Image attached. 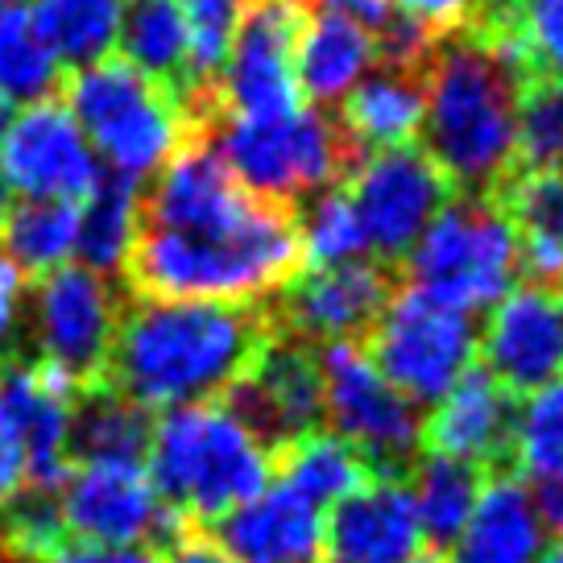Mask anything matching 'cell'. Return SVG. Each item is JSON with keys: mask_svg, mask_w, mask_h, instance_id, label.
Returning a JSON list of instances; mask_svg holds the SVG:
<instances>
[{"mask_svg": "<svg viewBox=\"0 0 563 563\" xmlns=\"http://www.w3.org/2000/svg\"><path fill=\"white\" fill-rule=\"evenodd\" d=\"M104 178L84 129L63 100H42L13 112L0 137V187L18 199L79 203Z\"/></svg>", "mask_w": 563, "mask_h": 563, "instance_id": "9a60e30c", "label": "cell"}, {"mask_svg": "<svg viewBox=\"0 0 563 563\" xmlns=\"http://www.w3.org/2000/svg\"><path fill=\"white\" fill-rule=\"evenodd\" d=\"M58 88L63 67L37 34L30 4H0V100L30 108L54 100Z\"/></svg>", "mask_w": 563, "mask_h": 563, "instance_id": "1f68e13d", "label": "cell"}, {"mask_svg": "<svg viewBox=\"0 0 563 563\" xmlns=\"http://www.w3.org/2000/svg\"><path fill=\"white\" fill-rule=\"evenodd\" d=\"M121 58L145 79L183 96L187 84V21L183 0H129L117 34Z\"/></svg>", "mask_w": 563, "mask_h": 563, "instance_id": "83f0119b", "label": "cell"}, {"mask_svg": "<svg viewBox=\"0 0 563 563\" xmlns=\"http://www.w3.org/2000/svg\"><path fill=\"white\" fill-rule=\"evenodd\" d=\"M0 563H13V560H9V555H4V551H0Z\"/></svg>", "mask_w": 563, "mask_h": 563, "instance_id": "681fc988", "label": "cell"}, {"mask_svg": "<svg viewBox=\"0 0 563 563\" xmlns=\"http://www.w3.org/2000/svg\"><path fill=\"white\" fill-rule=\"evenodd\" d=\"M9 121H13V104H4V100H0V137H4Z\"/></svg>", "mask_w": 563, "mask_h": 563, "instance_id": "bcb514c9", "label": "cell"}, {"mask_svg": "<svg viewBox=\"0 0 563 563\" xmlns=\"http://www.w3.org/2000/svg\"><path fill=\"white\" fill-rule=\"evenodd\" d=\"M203 137L253 199L290 211L299 208L302 195L344 183V175L361 158L344 137V129L323 108L311 104L257 121L216 117L203 129Z\"/></svg>", "mask_w": 563, "mask_h": 563, "instance_id": "8992f818", "label": "cell"}, {"mask_svg": "<svg viewBox=\"0 0 563 563\" xmlns=\"http://www.w3.org/2000/svg\"><path fill=\"white\" fill-rule=\"evenodd\" d=\"M124 0H34L30 18L63 70H84L112 58Z\"/></svg>", "mask_w": 563, "mask_h": 563, "instance_id": "f1b7e54d", "label": "cell"}, {"mask_svg": "<svg viewBox=\"0 0 563 563\" xmlns=\"http://www.w3.org/2000/svg\"><path fill=\"white\" fill-rule=\"evenodd\" d=\"M42 563H162V551H154V547H104L67 539Z\"/></svg>", "mask_w": 563, "mask_h": 563, "instance_id": "60d3db41", "label": "cell"}, {"mask_svg": "<svg viewBox=\"0 0 563 563\" xmlns=\"http://www.w3.org/2000/svg\"><path fill=\"white\" fill-rule=\"evenodd\" d=\"M510 473L527 485L563 476V377L527 394L514 410Z\"/></svg>", "mask_w": 563, "mask_h": 563, "instance_id": "e575fe53", "label": "cell"}, {"mask_svg": "<svg viewBox=\"0 0 563 563\" xmlns=\"http://www.w3.org/2000/svg\"><path fill=\"white\" fill-rule=\"evenodd\" d=\"M344 191L365 232L369 262H382L389 269L406 262V253L427 232V224L456 199V187L427 158L422 145L361 154L344 175Z\"/></svg>", "mask_w": 563, "mask_h": 563, "instance_id": "8fae6325", "label": "cell"}, {"mask_svg": "<svg viewBox=\"0 0 563 563\" xmlns=\"http://www.w3.org/2000/svg\"><path fill=\"white\" fill-rule=\"evenodd\" d=\"M485 373L514 398L534 394L563 377V286L527 282L489 307V323L476 335Z\"/></svg>", "mask_w": 563, "mask_h": 563, "instance_id": "e0dca14e", "label": "cell"}, {"mask_svg": "<svg viewBox=\"0 0 563 563\" xmlns=\"http://www.w3.org/2000/svg\"><path fill=\"white\" fill-rule=\"evenodd\" d=\"M398 274L382 262H344L328 269H299L274 295L269 323L286 340L307 349L323 344H365L377 316L386 311L389 295L398 290Z\"/></svg>", "mask_w": 563, "mask_h": 563, "instance_id": "5bb4252c", "label": "cell"}, {"mask_svg": "<svg viewBox=\"0 0 563 563\" xmlns=\"http://www.w3.org/2000/svg\"><path fill=\"white\" fill-rule=\"evenodd\" d=\"M493 199L518 232L522 274L563 286V175H514Z\"/></svg>", "mask_w": 563, "mask_h": 563, "instance_id": "484cf974", "label": "cell"}, {"mask_svg": "<svg viewBox=\"0 0 563 563\" xmlns=\"http://www.w3.org/2000/svg\"><path fill=\"white\" fill-rule=\"evenodd\" d=\"M427 117V75L422 70L373 67L340 100V129L356 154L406 150L422 137Z\"/></svg>", "mask_w": 563, "mask_h": 563, "instance_id": "7402d4cb", "label": "cell"}, {"mask_svg": "<svg viewBox=\"0 0 563 563\" xmlns=\"http://www.w3.org/2000/svg\"><path fill=\"white\" fill-rule=\"evenodd\" d=\"M307 0H249L216 84V117L257 121L295 112L302 104L295 51L307 25Z\"/></svg>", "mask_w": 563, "mask_h": 563, "instance_id": "4fadbf2b", "label": "cell"}, {"mask_svg": "<svg viewBox=\"0 0 563 563\" xmlns=\"http://www.w3.org/2000/svg\"><path fill=\"white\" fill-rule=\"evenodd\" d=\"M365 352L406 402L435 406L473 369L476 323L468 311L419 286H398L365 335Z\"/></svg>", "mask_w": 563, "mask_h": 563, "instance_id": "ba28073f", "label": "cell"}, {"mask_svg": "<svg viewBox=\"0 0 563 563\" xmlns=\"http://www.w3.org/2000/svg\"><path fill=\"white\" fill-rule=\"evenodd\" d=\"M406 476H410L406 489L415 497L422 543L452 547L460 539V530L468 527V518H473L476 501H481L493 473H485L481 464H468V460L422 448Z\"/></svg>", "mask_w": 563, "mask_h": 563, "instance_id": "4316f807", "label": "cell"}, {"mask_svg": "<svg viewBox=\"0 0 563 563\" xmlns=\"http://www.w3.org/2000/svg\"><path fill=\"white\" fill-rule=\"evenodd\" d=\"M145 224V195L141 183L104 175L79 199V232H75V265L100 278H121Z\"/></svg>", "mask_w": 563, "mask_h": 563, "instance_id": "cb8c5ba5", "label": "cell"}, {"mask_svg": "<svg viewBox=\"0 0 563 563\" xmlns=\"http://www.w3.org/2000/svg\"><path fill=\"white\" fill-rule=\"evenodd\" d=\"M539 563H563V539H555V543H547V551L539 555Z\"/></svg>", "mask_w": 563, "mask_h": 563, "instance_id": "f6af8a7d", "label": "cell"}, {"mask_svg": "<svg viewBox=\"0 0 563 563\" xmlns=\"http://www.w3.org/2000/svg\"><path fill=\"white\" fill-rule=\"evenodd\" d=\"M25 323V278L18 274V265L0 253V361L13 352Z\"/></svg>", "mask_w": 563, "mask_h": 563, "instance_id": "ab89813d", "label": "cell"}, {"mask_svg": "<svg viewBox=\"0 0 563 563\" xmlns=\"http://www.w3.org/2000/svg\"><path fill=\"white\" fill-rule=\"evenodd\" d=\"M534 75L563 79V0H527L514 18Z\"/></svg>", "mask_w": 563, "mask_h": 563, "instance_id": "8d00e7d4", "label": "cell"}, {"mask_svg": "<svg viewBox=\"0 0 563 563\" xmlns=\"http://www.w3.org/2000/svg\"><path fill=\"white\" fill-rule=\"evenodd\" d=\"M162 501L191 527H211L274 481V456L224 402L162 410L145 452Z\"/></svg>", "mask_w": 563, "mask_h": 563, "instance_id": "277c9868", "label": "cell"}, {"mask_svg": "<svg viewBox=\"0 0 563 563\" xmlns=\"http://www.w3.org/2000/svg\"><path fill=\"white\" fill-rule=\"evenodd\" d=\"M30 489V468H25V448L13 419L0 406V510L13 506L21 493Z\"/></svg>", "mask_w": 563, "mask_h": 563, "instance_id": "74e56055", "label": "cell"}, {"mask_svg": "<svg viewBox=\"0 0 563 563\" xmlns=\"http://www.w3.org/2000/svg\"><path fill=\"white\" fill-rule=\"evenodd\" d=\"M162 563H232V560L211 543V534L191 530V534H183V539L162 555Z\"/></svg>", "mask_w": 563, "mask_h": 563, "instance_id": "7bdbcfd3", "label": "cell"}, {"mask_svg": "<svg viewBox=\"0 0 563 563\" xmlns=\"http://www.w3.org/2000/svg\"><path fill=\"white\" fill-rule=\"evenodd\" d=\"M307 4H311V0H307Z\"/></svg>", "mask_w": 563, "mask_h": 563, "instance_id": "816d5d0a", "label": "cell"}, {"mask_svg": "<svg viewBox=\"0 0 563 563\" xmlns=\"http://www.w3.org/2000/svg\"><path fill=\"white\" fill-rule=\"evenodd\" d=\"M295 229H299L302 269H328V265L361 262L369 257L365 232L356 220L344 183L316 191L302 208H295Z\"/></svg>", "mask_w": 563, "mask_h": 563, "instance_id": "836d02e7", "label": "cell"}, {"mask_svg": "<svg viewBox=\"0 0 563 563\" xmlns=\"http://www.w3.org/2000/svg\"><path fill=\"white\" fill-rule=\"evenodd\" d=\"M0 4H21V0H0Z\"/></svg>", "mask_w": 563, "mask_h": 563, "instance_id": "f907efd6", "label": "cell"}, {"mask_svg": "<svg viewBox=\"0 0 563 563\" xmlns=\"http://www.w3.org/2000/svg\"><path fill=\"white\" fill-rule=\"evenodd\" d=\"M514 175H563V79L530 75L518 91Z\"/></svg>", "mask_w": 563, "mask_h": 563, "instance_id": "d6a6232c", "label": "cell"}, {"mask_svg": "<svg viewBox=\"0 0 563 563\" xmlns=\"http://www.w3.org/2000/svg\"><path fill=\"white\" fill-rule=\"evenodd\" d=\"M75 232H79V203L63 199H18L4 208L0 245L4 257L18 265V274H54L75 262Z\"/></svg>", "mask_w": 563, "mask_h": 563, "instance_id": "f546056e", "label": "cell"}, {"mask_svg": "<svg viewBox=\"0 0 563 563\" xmlns=\"http://www.w3.org/2000/svg\"><path fill=\"white\" fill-rule=\"evenodd\" d=\"M422 551L406 481L373 476L323 518V563H406Z\"/></svg>", "mask_w": 563, "mask_h": 563, "instance_id": "ac0fdd59", "label": "cell"}, {"mask_svg": "<svg viewBox=\"0 0 563 563\" xmlns=\"http://www.w3.org/2000/svg\"><path fill=\"white\" fill-rule=\"evenodd\" d=\"M547 534L527 481L514 473H493L468 527L460 530L448 563H539L547 551Z\"/></svg>", "mask_w": 563, "mask_h": 563, "instance_id": "603a6c76", "label": "cell"}, {"mask_svg": "<svg viewBox=\"0 0 563 563\" xmlns=\"http://www.w3.org/2000/svg\"><path fill=\"white\" fill-rule=\"evenodd\" d=\"M522 4H527V0H476L473 21H514Z\"/></svg>", "mask_w": 563, "mask_h": 563, "instance_id": "ee69618b", "label": "cell"}, {"mask_svg": "<svg viewBox=\"0 0 563 563\" xmlns=\"http://www.w3.org/2000/svg\"><path fill=\"white\" fill-rule=\"evenodd\" d=\"M67 112L84 129L104 175L154 178L199 133L170 88L145 79L124 58H100L67 79Z\"/></svg>", "mask_w": 563, "mask_h": 563, "instance_id": "5b68a950", "label": "cell"}, {"mask_svg": "<svg viewBox=\"0 0 563 563\" xmlns=\"http://www.w3.org/2000/svg\"><path fill=\"white\" fill-rule=\"evenodd\" d=\"M54 497L67 539L79 543L154 547L166 555L191 534V522L162 501L145 464H70Z\"/></svg>", "mask_w": 563, "mask_h": 563, "instance_id": "7c38bea8", "label": "cell"}, {"mask_svg": "<svg viewBox=\"0 0 563 563\" xmlns=\"http://www.w3.org/2000/svg\"><path fill=\"white\" fill-rule=\"evenodd\" d=\"M211 543L232 563H319L323 510L286 485H269L253 501L211 522Z\"/></svg>", "mask_w": 563, "mask_h": 563, "instance_id": "ffe728a7", "label": "cell"}, {"mask_svg": "<svg viewBox=\"0 0 563 563\" xmlns=\"http://www.w3.org/2000/svg\"><path fill=\"white\" fill-rule=\"evenodd\" d=\"M121 311L124 299L117 282L70 262L34 282V295H25L21 328L30 332L37 365L63 373L67 382L88 389L104 382Z\"/></svg>", "mask_w": 563, "mask_h": 563, "instance_id": "30bf717a", "label": "cell"}, {"mask_svg": "<svg viewBox=\"0 0 563 563\" xmlns=\"http://www.w3.org/2000/svg\"><path fill=\"white\" fill-rule=\"evenodd\" d=\"M4 208H9V203H4V187H0V220H4Z\"/></svg>", "mask_w": 563, "mask_h": 563, "instance_id": "c3c4849f", "label": "cell"}, {"mask_svg": "<svg viewBox=\"0 0 563 563\" xmlns=\"http://www.w3.org/2000/svg\"><path fill=\"white\" fill-rule=\"evenodd\" d=\"M274 340L265 307L199 299H133L108 352L104 386L141 410L220 402Z\"/></svg>", "mask_w": 563, "mask_h": 563, "instance_id": "6da1fadb", "label": "cell"}, {"mask_svg": "<svg viewBox=\"0 0 563 563\" xmlns=\"http://www.w3.org/2000/svg\"><path fill=\"white\" fill-rule=\"evenodd\" d=\"M67 543V527L58 514V497L46 489H25L0 510V551L13 563H42Z\"/></svg>", "mask_w": 563, "mask_h": 563, "instance_id": "d590c367", "label": "cell"}, {"mask_svg": "<svg viewBox=\"0 0 563 563\" xmlns=\"http://www.w3.org/2000/svg\"><path fill=\"white\" fill-rule=\"evenodd\" d=\"M323 377V422L365 460L369 476L406 481L422 452V415L377 373L365 344L316 349Z\"/></svg>", "mask_w": 563, "mask_h": 563, "instance_id": "9c48e42d", "label": "cell"}, {"mask_svg": "<svg viewBox=\"0 0 563 563\" xmlns=\"http://www.w3.org/2000/svg\"><path fill=\"white\" fill-rule=\"evenodd\" d=\"M527 489H530V501H534V514H539L543 530L555 534V539H563V476H555V481H534Z\"/></svg>", "mask_w": 563, "mask_h": 563, "instance_id": "b9f144b4", "label": "cell"}, {"mask_svg": "<svg viewBox=\"0 0 563 563\" xmlns=\"http://www.w3.org/2000/svg\"><path fill=\"white\" fill-rule=\"evenodd\" d=\"M373 67H377L373 34L344 4L319 0L307 9V25L295 51V79L299 96H307L311 108H335Z\"/></svg>", "mask_w": 563, "mask_h": 563, "instance_id": "44dd1931", "label": "cell"}, {"mask_svg": "<svg viewBox=\"0 0 563 563\" xmlns=\"http://www.w3.org/2000/svg\"><path fill=\"white\" fill-rule=\"evenodd\" d=\"M154 435L150 410L112 386L79 389L70 406V464H145Z\"/></svg>", "mask_w": 563, "mask_h": 563, "instance_id": "d4e9b609", "label": "cell"}, {"mask_svg": "<svg viewBox=\"0 0 563 563\" xmlns=\"http://www.w3.org/2000/svg\"><path fill=\"white\" fill-rule=\"evenodd\" d=\"M406 563H448V555H415V560H406Z\"/></svg>", "mask_w": 563, "mask_h": 563, "instance_id": "7dc6e473", "label": "cell"}, {"mask_svg": "<svg viewBox=\"0 0 563 563\" xmlns=\"http://www.w3.org/2000/svg\"><path fill=\"white\" fill-rule=\"evenodd\" d=\"M406 18L422 21L431 34H456L476 18V0H389Z\"/></svg>", "mask_w": 563, "mask_h": 563, "instance_id": "f35d334b", "label": "cell"}, {"mask_svg": "<svg viewBox=\"0 0 563 563\" xmlns=\"http://www.w3.org/2000/svg\"><path fill=\"white\" fill-rule=\"evenodd\" d=\"M427 158L456 195H497L514 178L518 91L527 75L476 25L443 34L427 63Z\"/></svg>", "mask_w": 563, "mask_h": 563, "instance_id": "3957f363", "label": "cell"}, {"mask_svg": "<svg viewBox=\"0 0 563 563\" xmlns=\"http://www.w3.org/2000/svg\"><path fill=\"white\" fill-rule=\"evenodd\" d=\"M274 473L282 476L278 485L299 493L302 501H311L316 510H332L349 493H356L365 481H373L365 460L352 452L344 440H335L332 431H316L307 440L290 443L286 452L274 456Z\"/></svg>", "mask_w": 563, "mask_h": 563, "instance_id": "4dcf8cb0", "label": "cell"}, {"mask_svg": "<svg viewBox=\"0 0 563 563\" xmlns=\"http://www.w3.org/2000/svg\"><path fill=\"white\" fill-rule=\"evenodd\" d=\"M518 274V232L489 195H456L406 253V286H419L468 316L497 307Z\"/></svg>", "mask_w": 563, "mask_h": 563, "instance_id": "52a82bcc", "label": "cell"}, {"mask_svg": "<svg viewBox=\"0 0 563 563\" xmlns=\"http://www.w3.org/2000/svg\"><path fill=\"white\" fill-rule=\"evenodd\" d=\"M302 269L295 211L245 195L229 211L187 224H141L124 269L141 299H199L262 307Z\"/></svg>", "mask_w": 563, "mask_h": 563, "instance_id": "7a4b0ae2", "label": "cell"}, {"mask_svg": "<svg viewBox=\"0 0 563 563\" xmlns=\"http://www.w3.org/2000/svg\"><path fill=\"white\" fill-rule=\"evenodd\" d=\"M224 406L269 456L323 431V377L316 349L274 332L245 377L224 394Z\"/></svg>", "mask_w": 563, "mask_h": 563, "instance_id": "2e32d148", "label": "cell"}, {"mask_svg": "<svg viewBox=\"0 0 563 563\" xmlns=\"http://www.w3.org/2000/svg\"><path fill=\"white\" fill-rule=\"evenodd\" d=\"M518 398L485 369H468L422 419V448L497 473L510 464V431Z\"/></svg>", "mask_w": 563, "mask_h": 563, "instance_id": "d6986e66", "label": "cell"}]
</instances>
